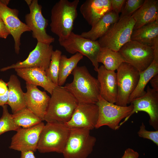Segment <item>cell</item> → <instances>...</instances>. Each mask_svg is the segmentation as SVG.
<instances>
[{"mask_svg":"<svg viewBox=\"0 0 158 158\" xmlns=\"http://www.w3.org/2000/svg\"><path fill=\"white\" fill-rule=\"evenodd\" d=\"M139 154L131 148H128L125 151L121 158H138Z\"/></svg>","mask_w":158,"mask_h":158,"instance_id":"d590c367","label":"cell"},{"mask_svg":"<svg viewBox=\"0 0 158 158\" xmlns=\"http://www.w3.org/2000/svg\"><path fill=\"white\" fill-rule=\"evenodd\" d=\"M111 10L119 15L121 12L126 0H111Z\"/></svg>","mask_w":158,"mask_h":158,"instance_id":"836d02e7","label":"cell"},{"mask_svg":"<svg viewBox=\"0 0 158 158\" xmlns=\"http://www.w3.org/2000/svg\"><path fill=\"white\" fill-rule=\"evenodd\" d=\"M157 38L158 19L133 30L131 40L153 47L155 40Z\"/></svg>","mask_w":158,"mask_h":158,"instance_id":"d4e9b609","label":"cell"},{"mask_svg":"<svg viewBox=\"0 0 158 158\" xmlns=\"http://www.w3.org/2000/svg\"><path fill=\"white\" fill-rule=\"evenodd\" d=\"M20 158H36L34 152L29 151L21 152Z\"/></svg>","mask_w":158,"mask_h":158,"instance_id":"74e56055","label":"cell"},{"mask_svg":"<svg viewBox=\"0 0 158 158\" xmlns=\"http://www.w3.org/2000/svg\"><path fill=\"white\" fill-rule=\"evenodd\" d=\"M4 4L8 5L9 2L10 1V0H0Z\"/></svg>","mask_w":158,"mask_h":158,"instance_id":"f35d334b","label":"cell"},{"mask_svg":"<svg viewBox=\"0 0 158 158\" xmlns=\"http://www.w3.org/2000/svg\"><path fill=\"white\" fill-rule=\"evenodd\" d=\"M131 16L135 21L133 30L158 19V0H144Z\"/></svg>","mask_w":158,"mask_h":158,"instance_id":"44dd1931","label":"cell"},{"mask_svg":"<svg viewBox=\"0 0 158 158\" xmlns=\"http://www.w3.org/2000/svg\"><path fill=\"white\" fill-rule=\"evenodd\" d=\"M116 70L118 93L115 104L126 107L129 104V97L137 85L140 72L126 62L122 63Z\"/></svg>","mask_w":158,"mask_h":158,"instance_id":"30bf717a","label":"cell"},{"mask_svg":"<svg viewBox=\"0 0 158 158\" xmlns=\"http://www.w3.org/2000/svg\"><path fill=\"white\" fill-rule=\"evenodd\" d=\"M119 18L118 15L112 10L110 11L92 26L90 30L83 32L80 35L82 37L90 40H97L104 35Z\"/></svg>","mask_w":158,"mask_h":158,"instance_id":"cb8c5ba5","label":"cell"},{"mask_svg":"<svg viewBox=\"0 0 158 158\" xmlns=\"http://www.w3.org/2000/svg\"><path fill=\"white\" fill-rule=\"evenodd\" d=\"M51 95L44 121L47 122L67 123L71 118L78 102L64 86H56Z\"/></svg>","mask_w":158,"mask_h":158,"instance_id":"7a4b0ae2","label":"cell"},{"mask_svg":"<svg viewBox=\"0 0 158 158\" xmlns=\"http://www.w3.org/2000/svg\"><path fill=\"white\" fill-rule=\"evenodd\" d=\"M8 89L7 84L0 79V107L7 104L8 97Z\"/></svg>","mask_w":158,"mask_h":158,"instance_id":"d6a6232c","label":"cell"},{"mask_svg":"<svg viewBox=\"0 0 158 158\" xmlns=\"http://www.w3.org/2000/svg\"><path fill=\"white\" fill-rule=\"evenodd\" d=\"M98 117L96 104L78 103L70 120L65 123L69 129L95 128Z\"/></svg>","mask_w":158,"mask_h":158,"instance_id":"2e32d148","label":"cell"},{"mask_svg":"<svg viewBox=\"0 0 158 158\" xmlns=\"http://www.w3.org/2000/svg\"><path fill=\"white\" fill-rule=\"evenodd\" d=\"M15 123L23 128H29L37 125L42 121L27 108L12 114Z\"/></svg>","mask_w":158,"mask_h":158,"instance_id":"83f0119b","label":"cell"},{"mask_svg":"<svg viewBox=\"0 0 158 158\" xmlns=\"http://www.w3.org/2000/svg\"><path fill=\"white\" fill-rule=\"evenodd\" d=\"M135 25V20L131 15L120 17L98 40L101 47L118 51L121 47L131 40Z\"/></svg>","mask_w":158,"mask_h":158,"instance_id":"5b68a950","label":"cell"},{"mask_svg":"<svg viewBox=\"0 0 158 158\" xmlns=\"http://www.w3.org/2000/svg\"><path fill=\"white\" fill-rule=\"evenodd\" d=\"M29 7L30 12L25 15V20L26 24L32 31V37L37 42L51 44L55 39L47 32L48 20L42 14V6L37 0H32Z\"/></svg>","mask_w":158,"mask_h":158,"instance_id":"8fae6325","label":"cell"},{"mask_svg":"<svg viewBox=\"0 0 158 158\" xmlns=\"http://www.w3.org/2000/svg\"><path fill=\"white\" fill-rule=\"evenodd\" d=\"M144 1V0H126L120 17L132 15L141 6Z\"/></svg>","mask_w":158,"mask_h":158,"instance_id":"4dcf8cb0","label":"cell"},{"mask_svg":"<svg viewBox=\"0 0 158 158\" xmlns=\"http://www.w3.org/2000/svg\"><path fill=\"white\" fill-rule=\"evenodd\" d=\"M61 51L59 50L53 51L48 68L45 70L48 78L56 85H58L59 64Z\"/></svg>","mask_w":158,"mask_h":158,"instance_id":"f1b7e54d","label":"cell"},{"mask_svg":"<svg viewBox=\"0 0 158 158\" xmlns=\"http://www.w3.org/2000/svg\"><path fill=\"white\" fill-rule=\"evenodd\" d=\"M10 33L0 16V38L6 39Z\"/></svg>","mask_w":158,"mask_h":158,"instance_id":"e575fe53","label":"cell"},{"mask_svg":"<svg viewBox=\"0 0 158 158\" xmlns=\"http://www.w3.org/2000/svg\"><path fill=\"white\" fill-rule=\"evenodd\" d=\"M79 0H60L51 10L50 29L59 38L68 37L72 32L74 23L78 16Z\"/></svg>","mask_w":158,"mask_h":158,"instance_id":"3957f363","label":"cell"},{"mask_svg":"<svg viewBox=\"0 0 158 158\" xmlns=\"http://www.w3.org/2000/svg\"><path fill=\"white\" fill-rule=\"evenodd\" d=\"M2 107V114L0 118V135L9 131H16L21 128L15 123L12 114L8 111L7 105L5 104Z\"/></svg>","mask_w":158,"mask_h":158,"instance_id":"f546056e","label":"cell"},{"mask_svg":"<svg viewBox=\"0 0 158 158\" xmlns=\"http://www.w3.org/2000/svg\"><path fill=\"white\" fill-rule=\"evenodd\" d=\"M146 92L144 95L131 101L130 103L133 105V109L129 116L120 123V126L135 113L142 111L148 114L150 125L156 130H158V92L149 85Z\"/></svg>","mask_w":158,"mask_h":158,"instance_id":"7c38bea8","label":"cell"},{"mask_svg":"<svg viewBox=\"0 0 158 158\" xmlns=\"http://www.w3.org/2000/svg\"><path fill=\"white\" fill-rule=\"evenodd\" d=\"M73 81L64 87L75 97L78 103L96 104L99 95L97 79L85 66H77L72 71Z\"/></svg>","mask_w":158,"mask_h":158,"instance_id":"6da1fadb","label":"cell"},{"mask_svg":"<svg viewBox=\"0 0 158 158\" xmlns=\"http://www.w3.org/2000/svg\"><path fill=\"white\" fill-rule=\"evenodd\" d=\"M154 60L147 68L140 72L137 85L129 97V104L132 100L140 97L146 93L145 89L147 84L153 77L158 74V46H154Z\"/></svg>","mask_w":158,"mask_h":158,"instance_id":"603a6c76","label":"cell"},{"mask_svg":"<svg viewBox=\"0 0 158 158\" xmlns=\"http://www.w3.org/2000/svg\"><path fill=\"white\" fill-rule=\"evenodd\" d=\"M14 69L17 75L25 80L26 83L42 87L50 95L57 86L48 78L45 70L43 68L31 67Z\"/></svg>","mask_w":158,"mask_h":158,"instance_id":"ffe728a7","label":"cell"},{"mask_svg":"<svg viewBox=\"0 0 158 158\" xmlns=\"http://www.w3.org/2000/svg\"><path fill=\"white\" fill-rule=\"evenodd\" d=\"M150 81L152 88L158 92V74L153 77Z\"/></svg>","mask_w":158,"mask_h":158,"instance_id":"8d00e7d4","label":"cell"},{"mask_svg":"<svg viewBox=\"0 0 158 158\" xmlns=\"http://www.w3.org/2000/svg\"><path fill=\"white\" fill-rule=\"evenodd\" d=\"M81 13L91 26L111 10V0H87L80 6Z\"/></svg>","mask_w":158,"mask_h":158,"instance_id":"d6986e66","label":"cell"},{"mask_svg":"<svg viewBox=\"0 0 158 158\" xmlns=\"http://www.w3.org/2000/svg\"><path fill=\"white\" fill-rule=\"evenodd\" d=\"M83 56L76 53L70 58L65 55L61 56L58 80V85L62 86L65 82L68 76L77 66L79 61L83 58Z\"/></svg>","mask_w":158,"mask_h":158,"instance_id":"484cf974","label":"cell"},{"mask_svg":"<svg viewBox=\"0 0 158 158\" xmlns=\"http://www.w3.org/2000/svg\"><path fill=\"white\" fill-rule=\"evenodd\" d=\"M53 49V46L51 44L37 42L35 49L30 52L25 59L3 67L0 69V71L31 67L42 68L45 70L49 66Z\"/></svg>","mask_w":158,"mask_h":158,"instance_id":"4fadbf2b","label":"cell"},{"mask_svg":"<svg viewBox=\"0 0 158 158\" xmlns=\"http://www.w3.org/2000/svg\"><path fill=\"white\" fill-rule=\"evenodd\" d=\"M96 104L98 108L96 129L106 126L114 130L118 129L120 122L129 116L133 109L132 104L126 107L118 106L107 101L100 95Z\"/></svg>","mask_w":158,"mask_h":158,"instance_id":"9c48e42d","label":"cell"},{"mask_svg":"<svg viewBox=\"0 0 158 158\" xmlns=\"http://www.w3.org/2000/svg\"><path fill=\"white\" fill-rule=\"evenodd\" d=\"M85 128L70 129L69 135L62 153L64 158H87L92 153L96 138Z\"/></svg>","mask_w":158,"mask_h":158,"instance_id":"8992f818","label":"cell"},{"mask_svg":"<svg viewBox=\"0 0 158 158\" xmlns=\"http://www.w3.org/2000/svg\"><path fill=\"white\" fill-rule=\"evenodd\" d=\"M58 40L60 45L69 53H79L86 56L97 72L99 65L97 59L101 48L98 40H90L73 32L68 37L59 38Z\"/></svg>","mask_w":158,"mask_h":158,"instance_id":"52a82bcc","label":"cell"},{"mask_svg":"<svg viewBox=\"0 0 158 158\" xmlns=\"http://www.w3.org/2000/svg\"><path fill=\"white\" fill-rule=\"evenodd\" d=\"M26 84L27 91L24 93V96L26 108L42 121H44L50 97L37 86L27 83Z\"/></svg>","mask_w":158,"mask_h":158,"instance_id":"e0dca14e","label":"cell"},{"mask_svg":"<svg viewBox=\"0 0 158 158\" xmlns=\"http://www.w3.org/2000/svg\"><path fill=\"white\" fill-rule=\"evenodd\" d=\"M18 13L17 9L9 7L0 0V16L13 38L15 51L17 54L20 50L21 35L25 32L31 31L26 24L19 19Z\"/></svg>","mask_w":158,"mask_h":158,"instance_id":"9a60e30c","label":"cell"},{"mask_svg":"<svg viewBox=\"0 0 158 158\" xmlns=\"http://www.w3.org/2000/svg\"><path fill=\"white\" fill-rule=\"evenodd\" d=\"M97 72L100 95L107 101L115 103L118 93L116 73L107 69L103 65L99 67Z\"/></svg>","mask_w":158,"mask_h":158,"instance_id":"ac0fdd59","label":"cell"},{"mask_svg":"<svg viewBox=\"0 0 158 158\" xmlns=\"http://www.w3.org/2000/svg\"><path fill=\"white\" fill-rule=\"evenodd\" d=\"M137 133L140 137L150 140L158 146V130L154 131L147 130L146 129L144 123L142 122Z\"/></svg>","mask_w":158,"mask_h":158,"instance_id":"1f68e13d","label":"cell"},{"mask_svg":"<svg viewBox=\"0 0 158 158\" xmlns=\"http://www.w3.org/2000/svg\"><path fill=\"white\" fill-rule=\"evenodd\" d=\"M70 129L65 123L47 122L41 133L37 150L40 153H63Z\"/></svg>","mask_w":158,"mask_h":158,"instance_id":"277c9868","label":"cell"},{"mask_svg":"<svg viewBox=\"0 0 158 158\" xmlns=\"http://www.w3.org/2000/svg\"><path fill=\"white\" fill-rule=\"evenodd\" d=\"M25 1L29 6L32 3V0H25Z\"/></svg>","mask_w":158,"mask_h":158,"instance_id":"ab89813d","label":"cell"},{"mask_svg":"<svg viewBox=\"0 0 158 158\" xmlns=\"http://www.w3.org/2000/svg\"><path fill=\"white\" fill-rule=\"evenodd\" d=\"M97 60L98 63H103L106 68L113 71L116 70L122 63L125 62L118 51L102 47Z\"/></svg>","mask_w":158,"mask_h":158,"instance_id":"4316f807","label":"cell"},{"mask_svg":"<svg viewBox=\"0 0 158 158\" xmlns=\"http://www.w3.org/2000/svg\"><path fill=\"white\" fill-rule=\"evenodd\" d=\"M7 84L9 91L7 104L11 107L13 114L26 108L25 93L17 77L14 74L11 75Z\"/></svg>","mask_w":158,"mask_h":158,"instance_id":"7402d4cb","label":"cell"},{"mask_svg":"<svg viewBox=\"0 0 158 158\" xmlns=\"http://www.w3.org/2000/svg\"><path fill=\"white\" fill-rule=\"evenodd\" d=\"M44 125L42 121L30 127L20 128L12 137L9 148L21 152L29 151L35 152Z\"/></svg>","mask_w":158,"mask_h":158,"instance_id":"5bb4252c","label":"cell"},{"mask_svg":"<svg viewBox=\"0 0 158 158\" xmlns=\"http://www.w3.org/2000/svg\"><path fill=\"white\" fill-rule=\"evenodd\" d=\"M118 52L125 62L141 72L147 68L154 57L153 47L131 40L121 47Z\"/></svg>","mask_w":158,"mask_h":158,"instance_id":"ba28073f","label":"cell"}]
</instances>
